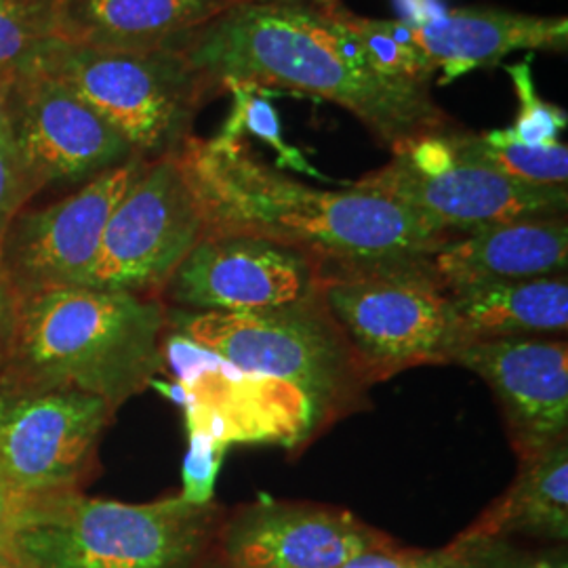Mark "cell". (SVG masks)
Returning a JSON list of instances; mask_svg holds the SVG:
<instances>
[{
  "instance_id": "obj_1",
  "label": "cell",
  "mask_w": 568,
  "mask_h": 568,
  "mask_svg": "<svg viewBox=\"0 0 568 568\" xmlns=\"http://www.w3.org/2000/svg\"><path fill=\"white\" fill-rule=\"evenodd\" d=\"M201 204L204 234L284 244L321 272L434 255L455 239L415 211L361 190H321L265 163L244 142L190 135L175 150Z\"/></svg>"
},
{
  "instance_id": "obj_2",
  "label": "cell",
  "mask_w": 568,
  "mask_h": 568,
  "mask_svg": "<svg viewBox=\"0 0 568 568\" xmlns=\"http://www.w3.org/2000/svg\"><path fill=\"white\" fill-rule=\"evenodd\" d=\"M183 53L222 93L239 82L335 103L392 152L455 129L429 87L379 74L333 13L310 7L243 0L211 21Z\"/></svg>"
},
{
  "instance_id": "obj_3",
  "label": "cell",
  "mask_w": 568,
  "mask_h": 568,
  "mask_svg": "<svg viewBox=\"0 0 568 568\" xmlns=\"http://www.w3.org/2000/svg\"><path fill=\"white\" fill-rule=\"evenodd\" d=\"M166 328L161 297L87 286L23 295L0 384L77 389L119 410L163 371Z\"/></svg>"
},
{
  "instance_id": "obj_4",
  "label": "cell",
  "mask_w": 568,
  "mask_h": 568,
  "mask_svg": "<svg viewBox=\"0 0 568 568\" xmlns=\"http://www.w3.org/2000/svg\"><path fill=\"white\" fill-rule=\"evenodd\" d=\"M224 514L182 493L124 504L65 490L28 497L4 551L23 568H203Z\"/></svg>"
},
{
  "instance_id": "obj_5",
  "label": "cell",
  "mask_w": 568,
  "mask_h": 568,
  "mask_svg": "<svg viewBox=\"0 0 568 568\" xmlns=\"http://www.w3.org/2000/svg\"><path fill=\"white\" fill-rule=\"evenodd\" d=\"M166 326L300 398L314 438L371 403L373 386L316 288L302 302L262 312L220 314L166 305Z\"/></svg>"
},
{
  "instance_id": "obj_6",
  "label": "cell",
  "mask_w": 568,
  "mask_h": 568,
  "mask_svg": "<svg viewBox=\"0 0 568 568\" xmlns=\"http://www.w3.org/2000/svg\"><path fill=\"white\" fill-rule=\"evenodd\" d=\"M429 257L318 274L316 293L371 386L415 366L450 365L464 347Z\"/></svg>"
},
{
  "instance_id": "obj_7",
  "label": "cell",
  "mask_w": 568,
  "mask_h": 568,
  "mask_svg": "<svg viewBox=\"0 0 568 568\" xmlns=\"http://www.w3.org/2000/svg\"><path fill=\"white\" fill-rule=\"evenodd\" d=\"M41 72L70 87L148 161L175 152L222 91L183 51H114L58 41Z\"/></svg>"
},
{
  "instance_id": "obj_8",
  "label": "cell",
  "mask_w": 568,
  "mask_h": 568,
  "mask_svg": "<svg viewBox=\"0 0 568 568\" xmlns=\"http://www.w3.org/2000/svg\"><path fill=\"white\" fill-rule=\"evenodd\" d=\"M445 135L398 145L389 163L349 187L403 204L455 236L514 220L567 215V187L518 182L464 163L450 152Z\"/></svg>"
},
{
  "instance_id": "obj_9",
  "label": "cell",
  "mask_w": 568,
  "mask_h": 568,
  "mask_svg": "<svg viewBox=\"0 0 568 568\" xmlns=\"http://www.w3.org/2000/svg\"><path fill=\"white\" fill-rule=\"evenodd\" d=\"M203 236V211L178 154L148 161L112 211L82 286L161 297Z\"/></svg>"
},
{
  "instance_id": "obj_10",
  "label": "cell",
  "mask_w": 568,
  "mask_h": 568,
  "mask_svg": "<svg viewBox=\"0 0 568 568\" xmlns=\"http://www.w3.org/2000/svg\"><path fill=\"white\" fill-rule=\"evenodd\" d=\"M114 408L77 389L0 384V474L23 497L79 490Z\"/></svg>"
},
{
  "instance_id": "obj_11",
  "label": "cell",
  "mask_w": 568,
  "mask_h": 568,
  "mask_svg": "<svg viewBox=\"0 0 568 568\" xmlns=\"http://www.w3.org/2000/svg\"><path fill=\"white\" fill-rule=\"evenodd\" d=\"M145 163L133 154L60 203L26 211L11 222L0 241V264L20 297L84 284L112 211Z\"/></svg>"
},
{
  "instance_id": "obj_12",
  "label": "cell",
  "mask_w": 568,
  "mask_h": 568,
  "mask_svg": "<svg viewBox=\"0 0 568 568\" xmlns=\"http://www.w3.org/2000/svg\"><path fill=\"white\" fill-rule=\"evenodd\" d=\"M396 546L347 509L257 499L225 511L211 560L224 568H342Z\"/></svg>"
},
{
  "instance_id": "obj_13",
  "label": "cell",
  "mask_w": 568,
  "mask_h": 568,
  "mask_svg": "<svg viewBox=\"0 0 568 568\" xmlns=\"http://www.w3.org/2000/svg\"><path fill=\"white\" fill-rule=\"evenodd\" d=\"M316 281L314 260L295 248L246 234H204L161 300L190 312H262L302 302Z\"/></svg>"
},
{
  "instance_id": "obj_14",
  "label": "cell",
  "mask_w": 568,
  "mask_h": 568,
  "mask_svg": "<svg viewBox=\"0 0 568 568\" xmlns=\"http://www.w3.org/2000/svg\"><path fill=\"white\" fill-rule=\"evenodd\" d=\"M4 112L34 194L47 185L87 183L135 154L70 87L44 72L13 82Z\"/></svg>"
},
{
  "instance_id": "obj_15",
  "label": "cell",
  "mask_w": 568,
  "mask_h": 568,
  "mask_svg": "<svg viewBox=\"0 0 568 568\" xmlns=\"http://www.w3.org/2000/svg\"><path fill=\"white\" fill-rule=\"evenodd\" d=\"M450 365L464 366L490 387L518 462L567 440V337L476 342L464 345Z\"/></svg>"
},
{
  "instance_id": "obj_16",
  "label": "cell",
  "mask_w": 568,
  "mask_h": 568,
  "mask_svg": "<svg viewBox=\"0 0 568 568\" xmlns=\"http://www.w3.org/2000/svg\"><path fill=\"white\" fill-rule=\"evenodd\" d=\"M405 23L419 51L436 70L445 72V82L478 68L497 65L514 51H565L568 44L567 18L495 7L438 11Z\"/></svg>"
},
{
  "instance_id": "obj_17",
  "label": "cell",
  "mask_w": 568,
  "mask_h": 568,
  "mask_svg": "<svg viewBox=\"0 0 568 568\" xmlns=\"http://www.w3.org/2000/svg\"><path fill=\"white\" fill-rule=\"evenodd\" d=\"M243 0H55L61 41L114 51H183Z\"/></svg>"
},
{
  "instance_id": "obj_18",
  "label": "cell",
  "mask_w": 568,
  "mask_h": 568,
  "mask_svg": "<svg viewBox=\"0 0 568 568\" xmlns=\"http://www.w3.org/2000/svg\"><path fill=\"white\" fill-rule=\"evenodd\" d=\"M429 264L445 286L562 276L568 272L567 215L471 230L443 244Z\"/></svg>"
},
{
  "instance_id": "obj_19",
  "label": "cell",
  "mask_w": 568,
  "mask_h": 568,
  "mask_svg": "<svg viewBox=\"0 0 568 568\" xmlns=\"http://www.w3.org/2000/svg\"><path fill=\"white\" fill-rule=\"evenodd\" d=\"M447 293L464 345L567 335V274L455 284Z\"/></svg>"
},
{
  "instance_id": "obj_20",
  "label": "cell",
  "mask_w": 568,
  "mask_h": 568,
  "mask_svg": "<svg viewBox=\"0 0 568 568\" xmlns=\"http://www.w3.org/2000/svg\"><path fill=\"white\" fill-rule=\"evenodd\" d=\"M466 537L568 539V438L520 462L508 490L462 532Z\"/></svg>"
},
{
  "instance_id": "obj_21",
  "label": "cell",
  "mask_w": 568,
  "mask_h": 568,
  "mask_svg": "<svg viewBox=\"0 0 568 568\" xmlns=\"http://www.w3.org/2000/svg\"><path fill=\"white\" fill-rule=\"evenodd\" d=\"M445 138L450 152L464 163L485 166L518 182L567 187V143L530 145L520 142L509 129L467 133L455 126Z\"/></svg>"
},
{
  "instance_id": "obj_22",
  "label": "cell",
  "mask_w": 568,
  "mask_h": 568,
  "mask_svg": "<svg viewBox=\"0 0 568 568\" xmlns=\"http://www.w3.org/2000/svg\"><path fill=\"white\" fill-rule=\"evenodd\" d=\"M55 0H0V74L9 81L41 72L42 61L60 41Z\"/></svg>"
},
{
  "instance_id": "obj_23",
  "label": "cell",
  "mask_w": 568,
  "mask_h": 568,
  "mask_svg": "<svg viewBox=\"0 0 568 568\" xmlns=\"http://www.w3.org/2000/svg\"><path fill=\"white\" fill-rule=\"evenodd\" d=\"M333 16L344 26L347 34L358 42L373 70L394 81L429 87L438 70L413 42L405 21L371 20L352 13L345 7Z\"/></svg>"
},
{
  "instance_id": "obj_24",
  "label": "cell",
  "mask_w": 568,
  "mask_h": 568,
  "mask_svg": "<svg viewBox=\"0 0 568 568\" xmlns=\"http://www.w3.org/2000/svg\"><path fill=\"white\" fill-rule=\"evenodd\" d=\"M224 91L232 95L234 103H232V112H230L227 121L215 138H220L224 142H243L244 135L260 138L262 142L270 143L276 150V154H278L276 166H291V169H297V171H304V173L318 178V173L310 166L304 154L297 148L284 142L278 112L272 103L262 100L255 93L257 89L239 84V82H230V84H225Z\"/></svg>"
},
{
  "instance_id": "obj_25",
  "label": "cell",
  "mask_w": 568,
  "mask_h": 568,
  "mask_svg": "<svg viewBox=\"0 0 568 568\" xmlns=\"http://www.w3.org/2000/svg\"><path fill=\"white\" fill-rule=\"evenodd\" d=\"M455 568H568L567 544L525 548L509 537H455L443 548Z\"/></svg>"
},
{
  "instance_id": "obj_26",
  "label": "cell",
  "mask_w": 568,
  "mask_h": 568,
  "mask_svg": "<svg viewBox=\"0 0 568 568\" xmlns=\"http://www.w3.org/2000/svg\"><path fill=\"white\" fill-rule=\"evenodd\" d=\"M508 74L514 81L518 93V119L509 126V131L520 142L539 145V143L558 142V135L567 129V110L546 102L537 95L532 77H530V60L509 65Z\"/></svg>"
},
{
  "instance_id": "obj_27",
  "label": "cell",
  "mask_w": 568,
  "mask_h": 568,
  "mask_svg": "<svg viewBox=\"0 0 568 568\" xmlns=\"http://www.w3.org/2000/svg\"><path fill=\"white\" fill-rule=\"evenodd\" d=\"M34 196V190L23 171L20 150L7 112H0V241L11 222L21 213V206Z\"/></svg>"
},
{
  "instance_id": "obj_28",
  "label": "cell",
  "mask_w": 568,
  "mask_h": 568,
  "mask_svg": "<svg viewBox=\"0 0 568 568\" xmlns=\"http://www.w3.org/2000/svg\"><path fill=\"white\" fill-rule=\"evenodd\" d=\"M224 450L203 434H190V447L183 459L182 497L185 501L194 506H206L213 501V487Z\"/></svg>"
},
{
  "instance_id": "obj_29",
  "label": "cell",
  "mask_w": 568,
  "mask_h": 568,
  "mask_svg": "<svg viewBox=\"0 0 568 568\" xmlns=\"http://www.w3.org/2000/svg\"><path fill=\"white\" fill-rule=\"evenodd\" d=\"M18 310H20V295L16 293L4 267L0 264V373L7 365L11 345L16 339Z\"/></svg>"
},
{
  "instance_id": "obj_30",
  "label": "cell",
  "mask_w": 568,
  "mask_h": 568,
  "mask_svg": "<svg viewBox=\"0 0 568 568\" xmlns=\"http://www.w3.org/2000/svg\"><path fill=\"white\" fill-rule=\"evenodd\" d=\"M422 551L419 549L396 548L368 551L354 560H349L342 568H417Z\"/></svg>"
},
{
  "instance_id": "obj_31",
  "label": "cell",
  "mask_w": 568,
  "mask_h": 568,
  "mask_svg": "<svg viewBox=\"0 0 568 568\" xmlns=\"http://www.w3.org/2000/svg\"><path fill=\"white\" fill-rule=\"evenodd\" d=\"M26 499L28 497L20 495L0 474V549L7 548V544L11 541Z\"/></svg>"
},
{
  "instance_id": "obj_32",
  "label": "cell",
  "mask_w": 568,
  "mask_h": 568,
  "mask_svg": "<svg viewBox=\"0 0 568 568\" xmlns=\"http://www.w3.org/2000/svg\"><path fill=\"white\" fill-rule=\"evenodd\" d=\"M260 2H274V4H297V7H310L323 13H337L339 9H344L342 0H260Z\"/></svg>"
},
{
  "instance_id": "obj_33",
  "label": "cell",
  "mask_w": 568,
  "mask_h": 568,
  "mask_svg": "<svg viewBox=\"0 0 568 568\" xmlns=\"http://www.w3.org/2000/svg\"><path fill=\"white\" fill-rule=\"evenodd\" d=\"M417 568H455L447 560V556L443 554V549L436 551H422Z\"/></svg>"
},
{
  "instance_id": "obj_34",
  "label": "cell",
  "mask_w": 568,
  "mask_h": 568,
  "mask_svg": "<svg viewBox=\"0 0 568 568\" xmlns=\"http://www.w3.org/2000/svg\"><path fill=\"white\" fill-rule=\"evenodd\" d=\"M11 84H13V82L9 81L7 77H2V74H0V112L4 110V103H7V98H9V89H11Z\"/></svg>"
},
{
  "instance_id": "obj_35",
  "label": "cell",
  "mask_w": 568,
  "mask_h": 568,
  "mask_svg": "<svg viewBox=\"0 0 568 568\" xmlns=\"http://www.w3.org/2000/svg\"><path fill=\"white\" fill-rule=\"evenodd\" d=\"M0 568H23L20 562L11 556V554H7L4 549H0Z\"/></svg>"
},
{
  "instance_id": "obj_36",
  "label": "cell",
  "mask_w": 568,
  "mask_h": 568,
  "mask_svg": "<svg viewBox=\"0 0 568 568\" xmlns=\"http://www.w3.org/2000/svg\"><path fill=\"white\" fill-rule=\"evenodd\" d=\"M203 568H224V567H220V565H217V562H213V560H211V558H209V560H206V565H204Z\"/></svg>"
}]
</instances>
